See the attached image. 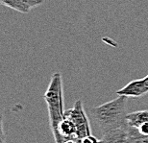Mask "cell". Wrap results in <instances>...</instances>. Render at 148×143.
Here are the masks:
<instances>
[{
    "mask_svg": "<svg viewBox=\"0 0 148 143\" xmlns=\"http://www.w3.org/2000/svg\"><path fill=\"white\" fill-rule=\"evenodd\" d=\"M126 143H148V135H143L138 133L136 128L127 126Z\"/></svg>",
    "mask_w": 148,
    "mask_h": 143,
    "instance_id": "obj_7",
    "label": "cell"
},
{
    "mask_svg": "<svg viewBox=\"0 0 148 143\" xmlns=\"http://www.w3.org/2000/svg\"><path fill=\"white\" fill-rule=\"evenodd\" d=\"M127 123L128 126L133 128H138L141 124L148 123V111H138L128 114L127 115Z\"/></svg>",
    "mask_w": 148,
    "mask_h": 143,
    "instance_id": "obj_6",
    "label": "cell"
},
{
    "mask_svg": "<svg viewBox=\"0 0 148 143\" xmlns=\"http://www.w3.org/2000/svg\"><path fill=\"white\" fill-rule=\"evenodd\" d=\"M22 1L32 9V8H36L38 6L41 5L44 2V0H22Z\"/></svg>",
    "mask_w": 148,
    "mask_h": 143,
    "instance_id": "obj_10",
    "label": "cell"
},
{
    "mask_svg": "<svg viewBox=\"0 0 148 143\" xmlns=\"http://www.w3.org/2000/svg\"><path fill=\"white\" fill-rule=\"evenodd\" d=\"M79 142L80 143H102V139H98L92 135H90L82 139H79Z\"/></svg>",
    "mask_w": 148,
    "mask_h": 143,
    "instance_id": "obj_9",
    "label": "cell"
},
{
    "mask_svg": "<svg viewBox=\"0 0 148 143\" xmlns=\"http://www.w3.org/2000/svg\"><path fill=\"white\" fill-rule=\"evenodd\" d=\"M126 128L114 130L106 133H103L102 143H126L127 140Z\"/></svg>",
    "mask_w": 148,
    "mask_h": 143,
    "instance_id": "obj_5",
    "label": "cell"
},
{
    "mask_svg": "<svg viewBox=\"0 0 148 143\" xmlns=\"http://www.w3.org/2000/svg\"><path fill=\"white\" fill-rule=\"evenodd\" d=\"M5 133L4 129H3V114L0 112V143H5Z\"/></svg>",
    "mask_w": 148,
    "mask_h": 143,
    "instance_id": "obj_11",
    "label": "cell"
},
{
    "mask_svg": "<svg viewBox=\"0 0 148 143\" xmlns=\"http://www.w3.org/2000/svg\"><path fill=\"white\" fill-rule=\"evenodd\" d=\"M64 143H80L79 139H69V140L64 141Z\"/></svg>",
    "mask_w": 148,
    "mask_h": 143,
    "instance_id": "obj_12",
    "label": "cell"
},
{
    "mask_svg": "<svg viewBox=\"0 0 148 143\" xmlns=\"http://www.w3.org/2000/svg\"><path fill=\"white\" fill-rule=\"evenodd\" d=\"M127 98L128 97L118 95L115 99L91 109V117L98 125L102 133L114 130L123 129L128 126V114L126 109Z\"/></svg>",
    "mask_w": 148,
    "mask_h": 143,
    "instance_id": "obj_1",
    "label": "cell"
},
{
    "mask_svg": "<svg viewBox=\"0 0 148 143\" xmlns=\"http://www.w3.org/2000/svg\"><path fill=\"white\" fill-rule=\"evenodd\" d=\"M64 116L69 117L75 125L77 139H82L91 135L90 121H88V117L84 109L81 99L76 101L72 109L64 112Z\"/></svg>",
    "mask_w": 148,
    "mask_h": 143,
    "instance_id": "obj_3",
    "label": "cell"
},
{
    "mask_svg": "<svg viewBox=\"0 0 148 143\" xmlns=\"http://www.w3.org/2000/svg\"><path fill=\"white\" fill-rule=\"evenodd\" d=\"M148 93V75L144 78L134 80L128 83L125 86L116 91L117 95L138 98Z\"/></svg>",
    "mask_w": 148,
    "mask_h": 143,
    "instance_id": "obj_4",
    "label": "cell"
},
{
    "mask_svg": "<svg viewBox=\"0 0 148 143\" xmlns=\"http://www.w3.org/2000/svg\"><path fill=\"white\" fill-rule=\"evenodd\" d=\"M0 4L7 6V7L22 14H27L31 10V8L26 5L22 0H0Z\"/></svg>",
    "mask_w": 148,
    "mask_h": 143,
    "instance_id": "obj_8",
    "label": "cell"
},
{
    "mask_svg": "<svg viewBox=\"0 0 148 143\" xmlns=\"http://www.w3.org/2000/svg\"><path fill=\"white\" fill-rule=\"evenodd\" d=\"M43 98L47 104V109H48L50 129L54 135L57 132L59 124L64 119V112H66L64 109L63 80H62L61 73L55 72L52 75Z\"/></svg>",
    "mask_w": 148,
    "mask_h": 143,
    "instance_id": "obj_2",
    "label": "cell"
}]
</instances>
